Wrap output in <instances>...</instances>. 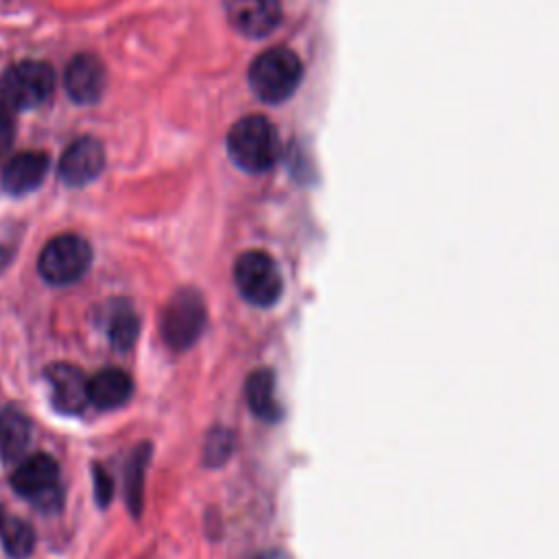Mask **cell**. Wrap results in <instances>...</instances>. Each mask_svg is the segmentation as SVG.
I'll list each match as a JSON object with an SVG mask.
<instances>
[{
	"instance_id": "1",
	"label": "cell",
	"mask_w": 559,
	"mask_h": 559,
	"mask_svg": "<svg viewBox=\"0 0 559 559\" xmlns=\"http://www.w3.org/2000/svg\"><path fill=\"white\" fill-rule=\"evenodd\" d=\"M231 162L247 173H264L280 157V138L264 116H245L227 133Z\"/></svg>"
},
{
	"instance_id": "23",
	"label": "cell",
	"mask_w": 559,
	"mask_h": 559,
	"mask_svg": "<svg viewBox=\"0 0 559 559\" xmlns=\"http://www.w3.org/2000/svg\"><path fill=\"white\" fill-rule=\"evenodd\" d=\"M2 520H4V515H2V509H0V524H2Z\"/></svg>"
},
{
	"instance_id": "4",
	"label": "cell",
	"mask_w": 559,
	"mask_h": 559,
	"mask_svg": "<svg viewBox=\"0 0 559 559\" xmlns=\"http://www.w3.org/2000/svg\"><path fill=\"white\" fill-rule=\"evenodd\" d=\"M11 485L20 498L28 500L35 509L44 513L59 511L63 504L59 463L50 454L37 452L22 461L11 476Z\"/></svg>"
},
{
	"instance_id": "2",
	"label": "cell",
	"mask_w": 559,
	"mask_h": 559,
	"mask_svg": "<svg viewBox=\"0 0 559 559\" xmlns=\"http://www.w3.org/2000/svg\"><path fill=\"white\" fill-rule=\"evenodd\" d=\"M304 76L299 57L288 48H269L249 68V87L262 103H282L293 96Z\"/></svg>"
},
{
	"instance_id": "11",
	"label": "cell",
	"mask_w": 559,
	"mask_h": 559,
	"mask_svg": "<svg viewBox=\"0 0 559 559\" xmlns=\"http://www.w3.org/2000/svg\"><path fill=\"white\" fill-rule=\"evenodd\" d=\"M107 74L103 63L92 55H76L63 72L66 94L81 105L96 103L103 96Z\"/></svg>"
},
{
	"instance_id": "12",
	"label": "cell",
	"mask_w": 559,
	"mask_h": 559,
	"mask_svg": "<svg viewBox=\"0 0 559 559\" xmlns=\"http://www.w3.org/2000/svg\"><path fill=\"white\" fill-rule=\"evenodd\" d=\"M48 173V155L41 151H26L13 155L4 170H2V183L11 194H28L39 188Z\"/></svg>"
},
{
	"instance_id": "17",
	"label": "cell",
	"mask_w": 559,
	"mask_h": 559,
	"mask_svg": "<svg viewBox=\"0 0 559 559\" xmlns=\"http://www.w3.org/2000/svg\"><path fill=\"white\" fill-rule=\"evenodd\" d=\"M31 441V421L17 408H4L0 413V456L13 461L24 454Z\"/></svg>"
},
{
	"instance_id": "18",
	"label": "cell",
	"mask_w": 559,
	"mask_h": 559,
	"mask_svg": "<svg viewBox=\"0 0 559 559\" xmlns=\"http://www.w3.org/2000/svg\"><path fill=\"white\" fill-rule=\"evenodd\" d=\"M0 539L11 559H26L35 548V531L22 518H4L0 524Z\"/></svg>"
},
{
	"instance_id": "5",
	"label": "cell",
	"mask_w": 559,
	"mask_h": 559,
	"mask_svg": "<svg viewBox=\"0 0 559 559\" xmlns=\"http://www.w3.org/2000/svg\"><path fill=\"white\" fill-rule=\"evenodd\" d=\"M92 264V247L83 236L59 234L46 242L37 269L52 286H68L85 275Z\"/></svg>"
},
{
	"instance_id": "10",
	"label": "cell",
	"mask_w": 559,
	"mask_h": 559,
	"mask_svg": "<svg viewBox=\"0 0 559 559\" xmlns=\"http://www.w3.org/2000/svg\"><path fill=\"white\" fill-rule=\"evenodd\" d=\"M105 164V151L96 138L83 135L74 140L59 159V177L66 186H85L96 179Z\"/></svg>"
},
{
	"instance_id": "13",
	"label": "cell",
	"mask_w": 559,
	"mask_h": 559,
	"mask_svg": "<svg viewBox=\"0 0 559 559\" xmlns=\"http://www.w3.org/2000/svg\"><path fill=\"white\" fill-rule=\"evenodd\" d=\"M133 393V382L127 371L107 367L100 369L94 378H90V404H94L100 411H111L122 404Z\"/></svg>"
},
{
	"instance_id": "16",
	"label": "cell",
	"mask_w": 559,
	"mask_h": 559,
	"mask_svg": "<svg viewBox=\"0 0 559 559\" xmlns=\"http://www.w3.org/2000/svg\"><path fill=\"white\" fill-rule=\"evenodd\" d=\"M105 330H107L109 343L118 352H127L133 347L140 332L138 314L127 301H114L105 314Z\"/></svg>"
},
{
	"instance_id": "7",
	"label": "cell",
	"mask_w": 559,
	"mask_h": 559,
	"mask_svg": "<svg viewBox=\"0 0 559 559\" xmlns=\"http://www.w3.org/2000/svg\"><path fill=\"white\" fill-rule=\"evenodd\" d=\"M234 282L238 293L253 306H273L284 288L275 260L264 251H245L234 264Z\"/></svg>"
},
{
	"instance_id": "19",
	"label": "cell",
	"mask_w": 559,
	"mask_h": 559,
	"mask_svg": "<svg viewBox=\"0 0 559 559\" xmlns=\"http://www.w3.org/2000/svg\"><path fill=\"white\" fill-rule=\"evenodd\" d=\"M231 450H234V435H231V430H227L223 426H216L207 435V439H205V450H203L205 452L203 454L205 463L212 465V467L223 465L229 459Z\"/></svg>"
},
{
	"instance_id": "21",
	"label": "cell",
	"mask_w": 559,
	"mask_h": 559,
	"mask_svg": "<svg viewBox=\"0 0 559 559\" xmlns=\"http://www.w3.org/2000/svg\"><path fill=\"white\" fill-rule=\"evenodd\" d=\"M13 111H9L7 107L0 105V153L9 148L11 140H13Z\"/></svg>"
},
{
	"instance_id": "3",
	"label": "cell",
	"mask_w": 559,
	"mask_h": 559,
	"mask_svg": "<svg viewBox=\"0 0 559 559\" xmlns=\"http://www.w3.org/2000/svg\"><path fill=\"white\" fill-rule=\"evenodd\" d=\"M55 90V70L44 61H17L0 74V105L9 111L33 109Z\"/></svg>"
},
{
	"instance_id": "14",
	"label": "cell",
	"mask_w": 559,
	"mask_h": 559,
	"mask_svg": "<svg viewBox=\"0 0 559 559\" xmlns=\"http://www.w3.org/2000/svg\"><path fill=\"white\" fill-rule=\"evenodd\" d=\"M245 395L251 413L262 421H280L282 419V406L275 393V376L271 369H255L249 373L245 384Z\"/></svg>"
},
{
	"instance_id": "6",
	"label": "cell",
	"mask_w": 559,
	"mask_h": 559,
	"mask_svg": "<svg viewBox=\"0 0 559 559\" xmlns=\"http://www.w3.org/2000/svg\"><path fill=\"white\" fill-rule=\"evenodd\" d=\"M205 328L203 297L192 288L177 290L164 306L159 330L168 347L188 349L199 341Z\"/></svg>"
},
{
	"instance_id": "15",
	"label": "cell",
	"mask_w": 559,
	"mask_h": 559,
	"mask_svg": "<svg viewBox=\"0 0 559 559\" xmlns=\"http://www.w3.org/2000/svg\"><path fill=\"white\" fill-rule=\"evenodd\" d=\"M148 461H151V443L144 441L133 448L124 467V498H127V509L133 515H140L144 507V480H146Z\"/></svg>"
},
{
	"instance_id": "9",
	"label": "cell",
	"mask_w": 559,
	"mask_h": 559,
	"mask_svg": "<svg viewBox=\"0 0 559 559\" xmlns=\"http://www.w3.org/2000/svg\"><path fill=\"white\" fill-rule=\"evenodd\" d=\"M227 22L245 37H266L282 20L280 0H223Z\"/></svg>"
},
{
	"instance_id": "22",
	"label": "cell",
	"mask_w": 559,
	"mask_h": 559,
	"mask_svg": "<svg viewBox=\"0 0 559 559\" xmlns=\"http://www.w3.org/2000/svg\"><path fill=\"white\" fill-rule=\"evenodd\" d=\"M255 559H290V555L284 552V550H280V548H271V550L260 552Z\"/></svg>"
},
{
	"instance_id": "20",
	"label": "cell",
	"mask_w": 559,
	"mask_h": 559,
	"mask_svg": "<svg viewBox=\"0 0 559 559\" xmlns=\"http://www.w3.org/2000/svg\"><path fill=\"white\" fill-rule=\"evenodd\" d=\"M92 478H94V498L100 504V509H105L114 498V478L107 474L103 465L92 467Z\"/></svg>"
},
{
	"instance_id": "8",
	"label": "cell",
	"mask_w": 559,
	"mask_h": 559,
	"mask_svg": "<svg viewBox=\"0 0 559 559\" xmlns=\"http://www.w3.org/2000/svg\"><path fill=\"white\" fill-rule=\"evenodd\" d=\"M44 376L50 386V400L59 413L79 415L85 411L90 404V380L79 367L52 362L46 367Z\"/></svg>"
}]
</instances>
